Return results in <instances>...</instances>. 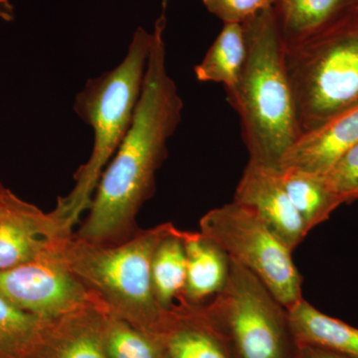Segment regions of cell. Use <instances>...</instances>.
Returning a JSON list of instances; mask_svg holds the SVG:
<instances>
[{"instance_id": "484cf974", "label": "cell", "mask_w": 358, "mask_h": 358, "mask_svg": "<svg viewBox=\"0 0 358 358\" xmlns=\"http://www.w3.org/2000/svg\"><path fill=\"white\" fill-rule=\"evenodd\" d=\"M9 193H10V192L6 189V188L1 185V183H0V204L6 200V197L8 196Z\"/></svg>"}, {"instance_id": "7c38bea8", "label": "cell", "mask_w": 358, "mask_h": 358, "mask_svg": "<svg viewBox=\"0 0 358 358\" xmlns=\"http://www.w3.org/2000/svg\"><path fill=\"white\" fill-rule=\"evenodd\" d=\"M160 338L169 358H235L204 305L180 303L167 312Z\"/></svg>"}, {"instance_id": "7a4b0ae2", "label": "cell", "mask_w": 358, "mask_h": 358, "mask_svg": "<svg viewBox=\"0 0 358 358\" xmlns=\"http://www.w3.org/2000/svg\"><path fill=\"white\" fill-rule=\"evenodd\" d=\"M247 54L228 101L241 120L249 160L279 169L301 131L274 7L243 23Z\"/></svg>"}, {"instance_id": "ffe728a7", "label": "cell", "mask_w": 358, "mask_h": 358, "mask_svg": "<svg viewBox=\"0 0 358 358\" xmlns=\"http://www.w3.org/2000/svg\"><path fill=\"white\" fill-rule=\"evenodd\" d=\"M43 322L0 294V358H31Z\"/></svg>"}, {"instance_id": "5bb4252c", "label": "cell", "mask_w": 358, "mask_h": 358, "mask_svg": "<svg viewBox=\"0 0 358 358\" xmlns=\"http://www.w3.org/2000/svg\"><path fill=\"white\" fill-rule=\"evenodd\" d=\"M274 11L285 46L320 34L358 9V0H279Z\"/></svg>"}, {"instance_id": "d4e9b609", "label": "cell", "mask_w": 358, "mask_h": 358, "mask_svg": "<svg viewBox=\"0 0 358 358\" xmlns=\"http://www.w3.org/2000/svg\"><path fill=\"white\" fill-rule=\"evenodd\" d=\"M13 6L9 4L8 0H0V18L9 21L13 20Z\"/></svg>"}, {"instance_id": "7402d4cb", "label": "cell", "mask_w": 358, "mask_h": 358, "mask_svg": "<svg viewBox=\"0 0 358 358\" xmlns=\"http://www.w3.org/2000/svg\"><path fill=\"white\" fill-rule=\"evenodd\" d=\"M324 178L345 204L358 200V143L339 157Z\"/></svg>"}, {"instance_id": "4316f807", "label": "cell", "mask_w": 358, "mask_h": 358, "mask_svg": "<svg viewBox=\"0 0 358 358\" xmlns=\"http://www.w3.org/2000/svg\"><path fill=\"white\" fill-rule=\"evenodd\" d=\"M160 358H169V357H167V355L166 353V350H164V355H162V357H160Z\"/></svg>"}, {"instance_id": "ba28073f", "label": "cell", "mask_w": 358, "mask_h": 358, "mask_svg": "<svg viewBox=\"0 0 358 358\" xmlns=\"http://www.w3.org/2000/svg\"><path fill=\"white\" fill-rule=\"evenodd\" d=\"M61 246L29 262L0 271V294L44 320L57 319L93 303L96 296L67 267Z\"/></svg>"}, {"instance_id": "d6986e66", "label": "cell", "mask_w": 358, "mask_h": 358, "mask_svg": "<svg viewBox=\"0 0 358 358\" xmlns=\"http://www.w3.org/2000/svg\"><path fill=\"white\" fill-rule=\"evenodd\" d=\"M186 253L181 230L176 228L155 249L152 262V280L155 299L164 310L186 303Z\"/></svg>"}, {"instance_id": "52a82bcc", "label": "cell", "mask_w": 358, "mask_h": 358, "mask_svg": "<svg viewBox=\"0 0 358 358\" xmlns=\"http://www.w3.org/2000/svg\"><path fill=\"white\" fill-rule=\"evenodd\" d=\"M200 231L267 287L287 310L303 299V278L287 248L248 207L232 201L200 219Z\"/></svg>"}, {"instance_id": "5b68a950", "label": "cell", "mask_w": 358, "mask_h": 358, "mask_svg": "<svg viewBox=\"0 0 358 358\" xmlns=\"http://www.w3.org/2000/svg\"><path fill=\"white\" fill-rule=\"evenodd\" d=\"M301 134L358 106V9L324 31L285 46Z\"/></svg>"}, {"instance_id": "277c9868", "label": "cell", "mask_w": 358, "mask_h": 358, "mask_svg": "<svg viewBox=\"0 0 358 358\" xmlns=\"http://www.w3.org/2000/svg\"><path fill=\"white\" fill-rule=\"evenodd\" d=\"M176 229L171 223L160 224L115 245L91 243L73 234L61 246V256L110 313L160 336L169 310H162L155 299L152 257L160 242Z\"/></svg>"}, {"instance_id": "2e32d148", "label": "cell", "mask_w": 358, "mask_h": 358, "mask_svg": "<svg viewBox=\"0 0 358 358\" xmlns=\"http://www.w3.org/2000/svg\"><path fill=\"white\" fill-rule=\"evenodd\" d=\"M287 310L298 345L320 346L358 358L357 327L320 312L303 298Z\"/></svg>"}, {"instance_id": "8992f818", "label": "cell", "mask_w": 358, "mask_h": 358, "mask_svg": "<svg viewBox=\"0 0 358 358\" xmlns=\"http://www.w3.org/2000/svg\"><path fill=\"white\" fill-rule=\"evenodd\" d=\"M204 306L235 358H294L298 343L288 310L255 275L232 259L225 287Z\"/></svg>"}, {"instance_id": "cb8c5ba5", "label": "cell", "mask_w": 358, "mask_h": 358, "mask_svg": "<svg viewBox=\"0 0 358 358\" xmlns=\"http://www.w3.org/2000/svg\"><path fill=\"white\" fill-rule=\"evenodd\" d=\"M294 358H350L320 346L298 345Z\"/></svg>"}, {"instance_id": "30bf717a", "label": "cell", "mask_w": 358, "mask_h": 358, "mask_svg": "<svg viewBox=\"0 0 358 358\" xmlns=\"http://www.w3.org/2000/svg\"><path fill=\"white\" fill-rule=\"evenodd\" d=\"M233 201L255 212L292 252L308 234L303 219L282 186L279 169L249 160Z\"/></svg>"}, {"instance_id": "9a60e30c", "label": "cell", "mask_w": 358, "mask_h": 358, "mask_svg": "<svg viewBox=\"0 0 358 358\" xmlns=\"http://www.w3.org/2000/svg\"><path fill=\"white\" fill-rule=\"evenodd\" d=\"M186 253L185 303L200 305L220 293L229 275L230 259L200 232L181 231Z\"/></svg>"}, {"instance_id": "9c48e42d", "label": "cell", "mask_w": 358, "mask_h": 358, "mask_svg": "<svg viewBox=\"0 0 358 358\" xmlns=\"http://www.w3.org/2000/svg\"><path fill=\"white\" fill-rule=\"evenodd\" d=\"M74 234L55 216L9 193L0 204V271L59 248Z\"/></svg>"}, {"instance_id": "ac0fdd59", "label": "cell", "mask_w": 358, "mask_h": 358, "mask_svg": "<svg viewBox=\"0 0 358 358\" xmlns=\"http://www.w3.org/2000/svg\"><path fill=\"white\" fill-rule=\"evenodd\" d=\"M246 54L243 25L224 23L203 60L195 66V76L200 82L223 84L226 92L231 91L239 80Z\"/></svg>"}, {"instance_id": "8fae6325", "label": "cell", "mask_w": 358, "mask_h": 358, "mask_svg": "<svg viewBox=\"0 0 358 358\" xmlns=\"http://www.w3.org/2000/svg\"><path fill=\"white\" fill-rule=\"evenodd\" d=\"M107 312L96 298L75 312L44 320L31 358H108L103 343Z\"/></svg>"}, {"instance_id": "603a6c76", "label": "cell", "mask_w": 358, "mask_h": 358, "mask_svg": "<svg viewBox=\"0 0 358 358\" xmlns=\"http://www.w3.org/2000/svg\"><path fill=\"white\" fill-rule=\"evenodd\" d=\"M279 0H203L209 13L217 16L224 23L243 24L252 16Z\"/></svg>"}, {"instance_id": "3957f363", "label": "cell", "mask_w": 358, "mask_h": 358, "mask_svg": "<svg viewBox=\"0 0 358 358\" xmlns=\"http://www.w3.org/2000/svg\"><path fill=\"white\" fill-rule=\"evenodd\" d=\"M152 44V33L138 28L120 65L89 79L76 96L74 110L93 129V148L88 162L74 174V187L69 194L59 197L51 211L72 232L88 210L103 171L131 128Z\"/></svg>"}, {"instance_id": "4fadbf2b", "label": "cell", "mask_w": 358, "mask_h": 358, "mask_svg": "<svg viewBox=\"0 0 358 358\" xmlns=\"http://www.w3.org/2000/svg\"><path fill=\"white\" fill-rule=\"evenodd\" d=\"M358 143V106L301 134L279 169H296L324 176L346 150Z\"/></svg>"}, {"instance_id": "44dd1931", "label": "cell", "mask_w": 358, "mask_h": 358, "mask_svg": "<svg viewBox=\"0 0 358 358\" xmlns=\"http://www.w3.org/2000/svg\"><path fill=\"white\" fill-rule=\"evenodd\" d=\"M103 343L108 358H160L164 341L145 333L108 310L103 326Z\"/></svg>"}, {"instance_id": "e0dca14e", "label": "cell", "mask_w": 358, "mask_h": 358, "mask_svg": "<svg viewBox=\"0 0 358 358\" xmlns=\"http://www.w3.org/2000/svg\"><path fill=\"white\" fill-rule=\"evenodd\" d=\"M282 186L308 233L324 222L345 201L334 192L324 176L296 169H279Z\"/></svg>"}, {"instance_id": "6da1fadb", "label": "cell", "mask_w": 358, "mask_h": 358, "mask_svg": "<svg viewBox=\"0 0 358 358\" xmlns=\"http://www.w3.org/2000/svg\"><path fill=\"white\" fill-rule=\"evenodd\" d=\"M167 2L155 22L131 128L99 180L88 216L74 233L91 243L120 244L138 232L136 216L154 196L155 173L167 159V141L182 119L183 101L166 68Z\"/></svg>"}]
</instances>
